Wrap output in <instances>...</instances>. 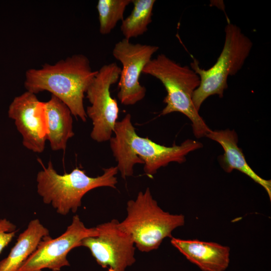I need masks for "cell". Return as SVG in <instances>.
<instances>
[{
    "instance_id": "6da1fadb",
    "label": "cell",
    "mask_w": 271,
    "mask_h": 271,
    "mask_svg": "<svg viewBox=\"0 0 271 271\" xmlns=\"http://www.w3.org/2000/svg\"><path fill=\"white\" fill-rule=\"evenodd\" d=\"M113 133L109 140L110 147L124 179L132 176L136 164H144L145 174L152 178L171 162L184 163L186 155L203 146L199 142L187 139L180 145L167 147L141 137L137 133L129 113L116 122Z\"/></svg>"
},
{
    "instance_id": "7a4b0ae2",
    "label": "cell",
    "mask_w": 271,
    "mask_h": 271,
    "mask_svg": "<svg viewBox=\"0 0 271 271\" xmlns=\"http://www.w3.org/2000/svg\"><path fill=\"white\" fill-rule=\"evenodd\" d=\"M97 71L92 70L86 56L74 54L54 64L45 63L41 68L27 70L24 87L35 94L50 92L68 106L72 115L85 122L84 95Z\"/></svg>"
},
{
    "instance_id": "3957f363",
    "label": "cell",
    "mask_w": 271,
    "mask_h": 271,
    "mask_svg": "<svg viewBox=\"0 0 271 271\" xmlns=\"http://www.w3.org/2000/svg\"><path fill=\"white\" fill-rule=\"evenodd\" d=\"M40 162L43 169L37 175V193L44 203L51 204L61 215H66L70 211L75 213L81 205L84 195L93 189L116 188L118 172L116 166L104 168L101 175L92 177L78 167L69 173L59 174L51 160L47 168Z\"/></svg>"
},
{
    "instance_id": "277c9868",
    "label": "cell",
    "mask_w": 271,
    "mask_h": 271,
    "mask_svg": "<svg viewBox=\"0 0 271 271\" xmlns=\"http://www.w3.org/2000/svg\"><path fill=\"white\" fill-rule=\"evenodd\" d=\"M143 73L159 79L164 86L167 95L163 102L166 104L161 115L179 112L191 121L195 137L206 136L211 130L195 108L192 96L200 85V78L192 68L182 66L164 54L152 59L146 65Z\"/></svg>"
},
{
    "instance_id": "5b68a950",
    "label": "cell",
    "mask_w": 271,
    "mask_h": 271,
    "mask_svg": "<svg viewBox=\"0 0 271 271\" xmlns=\"http://www.w3.org/2000/svg\"><path fill=\"white\" fill-rule=\"evenodd\" d=\"M126 211V217L119 222V226L130 235L142 252L158 249L165 238H171L173 230L185 222L184 215L164 211L153 198L149 188L127 202Z\"/></svg>"
},
{
    "instance_id": "8992f818",
    "label": "cell",
    "mask_w": 271,
    "mask_h": 271,
    "mask_svg": "<svg viewBox=\"0 0 271 271\" xmlns=\"http://www.w3.org/2000/svg\"><path fill=\"white\" fill-rule=\"evenodd\" d=\"M252 45L238 27L229 23L225 28L223 48L216 63L207 70L200 68L195 59L191 63V68L200 78V85L192 96L193 104L198 111L208 97L213 95L223 97L228 86V76L236 74L241 69Z\"/></svg>"
},
{
    "instance_id": "52a82bcc",
    "label": "cell",
    "mask_w": 271,
    "mask_h": 271,
    "mask_svg": "<svg viewBox=\"0 0 271 271\" xmlns=\"http://www.w3.org/2000/svg\"><path fill=\"white\" fill-rule=\"evenodd\" d=\"M120 72L121 68L116 63L103 65L86 92L90 103L86 113L93 125L90 137L98 143L109 141L117 121L119 109L116 100L111 97L110 88L118 81Z\"/></svg>"
},
{
    "instance_id": "ba28073f",
    "label": "cell",
    "mask_w": 271,
    "mask_h": 271,
    "mask_svg": "<svg viewBox=\"0 0 271 271\" xmlns=\"http://www.w3.org/2000/svg\"><path fill=\"white\" fill-rule=\"evenodd\" d=\"M97 234L96 227L87 228L75 215L62 234L54 239L49 235L43 237L35 251L17 271H43L45 268L60 271L70 265L67 257L72 249L81 246L84 238Z\"/></svg>"
},
{
    "instance_id": "9c48e42d",
    "label": "cell",
    "mask_w": 271,
    "mask_h": 271,
    "mask_svg": "<svg viewBox=\"0 0 271 271\" xmlns=\"http://www.w3.org/2000/svg\"><path fill=\"white\" fill-rule=\"evenodd\" d=\"M95 227L97 235L84 238L81 246L89 249L99 265L108 271H125L136 262L133 240L120 228L117 219Z\"/></svg>"
},
{
    "instance_id": "30bf717a",
    "label": "cell",
    "mask_w": 271,
    "mask_h": 271,
    "mask_svg": "<svg viewBox=\"0 0 271 271\" xmlns=\"http://www.w3.org/2000/svg\"><path fill=\"white\" fill-rule=\"evenodd\" d=\"M159 48L157 46L132 44L124 38L115 44L112 55L122 66L117 93L122 104L133 105L144 98L146 89L140 84V76Z\"/></svg>"
},
{
    "instance_id": "8fae6325",
    "label": "cell",
    "mask_w": 271,
    "mask_h": 271,
    "mask_svg": "<svg viewBox=\"0 0 271 271\" xmlns=\"http://www.w3.org/2000/svg\"><path fill=\"white\" fill-rule=\"evenodd\" d=\"M8 113L22 135L23 146L33 152L42 153L47 140L44 102L26 91L13 99Z\"/></svg>"
},
{
    "instance_id": "7c38bea8",
    "label": "cell",
    "mask_w": 271,
    "mask_h": 271,
    "mask_svg": "<svg viewBox=\"0 0 271 271\" xmlns=\"http://www.w3.org/2000/svg\"><path fill=\"white\" fill-rule=\"evenodd\" d=\"M171 239L172 245L202 271H225L229 266L228 246L197 239Z\"/></svg>"
},
{
    "instance_id": "4fadbf2b",
    "label": "cell",
    "mask_w": 271,
    "mask_h": 271,
    "mask_svg": "<svg viewBox=\"0 0 271 271\" xmlns=\"http://www.w3.org/2000/svg\"><path fill=\"white\" fill-rule=\"evenodd\" d=\"M206 137L219 143L223 149L224 154L220 160L221 165L226 172L230 173L233 170H237L245 174L261 186L271 199V181L259 176L248 165L241 149L237 145V136L234 130H211Z\"/></svg>"
},
{
    "instance_id": "5bb4252c",
    "label": "cell",
    "mask_w": 271,
    "mask_h": 271,
    "mask_svg": "<svg viewBox=\"0 0 271 271\" xmlns=\"http://www.w3.org/2000/svg\"><path fill=\"white\" fill-rule=\"evenodd\" d=\"M46 138L54 151H65L68 141L74 136L72 114L68 106L56 96L44 102Z\"/></svg>"
},
{
    "instance_id": "9a60e30c",
    "label": "cell",
    "mask_w": 271,
    "mask_h": 271,
    "mask_svg": "<svg viewBox=\"0 0 271 271\" xmlns=\"http://www.w3.org/2000/svg\"><path fill=\"white\" fill-rule=\"evenodd\" d=\"M49 235L48 229L38 219L31 220L19 235L8 255L0 261V271H17L35 251L43 237Z\"/></svg>"
},
{
    "instance_id": "2e32d148",
    "label": "cell",
    "mask_w": 271,
    "mask_h": 271,
    "mask_svg": "<svg viewBox=\"0 0 271 271\" xmlns=\"http://www.w3.org/2000/svg\"><path fill=\"white\" fill-rule=\"evenodd\" d=\"M155 0H132L133 5L130 14L122 21L121 32L124 39L129 40L143 35L152 22Z\"/></svg>"
},
{
    "instance_id": "e0dca14e",
    "label": "cell",
    "mask_w": 271,
    "mask_h": 271,
    "mask_svg": "<svg viewBox=\"0 0 271 271\" xmlns=\"http://www.w3.org/2000/svg\"><path fill=\"white\" fill-rule=\"evenodd\" d=\"M132 0H99L96 8L98 14L99 31L109 34L119 21L123 20L125 9Z\"/></svg>"
},
{
    "instance_id": "ac0fdd59",
    "label": "cell",
    "mask_w": 271,
    "mask_h": 271,
    "mask_svg": "<svg viewBox=\"0 0 271 271\" xmlns=\"http://www.w3.org/2000/svg\"><path fill=\"white\" fill-rule=\"evenodd\" d=\"M16 226L6 218L0 219V253L15 236Z\"/></svg>"
}]
</instances>
